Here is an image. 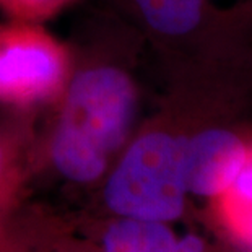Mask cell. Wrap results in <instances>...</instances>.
Instances as JSON below:
<instances>
[{"label":"cell","mask_w":252,"mask_h":252,"mask_svg":"<svg viewBox=\"0 0 252 252\" xmlns=\"http://www.w3.org/2000/svg\"><path fill=\"white\" fill-rule=\"evenodd\" d=\"M8 200L10 197L0 202V252H37L52 241L25 223H20L12 215Z\"/></svg>","instance_id":"7"},{"label":"cell","mask_w":252,"mask_h":252,"mask_svg":"<svg viewBox=\"0 0 252 252\" xmlns=\"http://www.w3.org/2000/svg\"><path fill=\"white\" fill-rule=\"evenodd\" d=\"M145 20L164 34H186L200 20L202 0H137Z\"/></svg>","instance_id":"6"},{"label":"cell","mask_w":252,"mask_h":252,"mask_svg":"<svg viewBox=\"0 0 252 252\" xmlns=\"http://www.w3.org/2000/svg\"><path fill=\"white\" fill-rule=\"evenodd\" d=\"M101 252H203L195 238L179 239L166 223L121 218L106 229Z\"/></svg>","instance_id":"5"},{"label":"cell","mask_w":252,"mask_h":252,"mask_svg":"<svg viewBox=\"0 0 252 252\" xmlns=\"http://www.w3.org/2000/svg\"><path fill=\"white\" fill-rule=\"evenodd\" d=\"M54 243L56 241H49V243H46L37 252H54Z\"/></svg>","instance_id":"12"},{"label":"cell","mask_w":252,"mask_h":252,"mask_svg":"<svg viewBox=\"0 0 252 252\" xmlns=\"http://www.w3.org/2000/svg\"><path fill=\"white\" fill-rule=\"evenodd\" d=\"M63 59L49 39L33 33L0 36V98L31 101L49 94L62 80Z\"/></svg>","instance_id":"3"},{"label":"cell","mask_w":252,"mask_h":252,"mask_svg":"<svg viewBox=\"0 0 252 252\" xmlns=\"http://www.w3.org/2000/svg\"><path fill=\"white\" fill-rule=\"evenodd\" d=\"M184 138L152 132L137 138L112 169L104 200L121 218L169 223L186 205Z\"/></svg>","instance_id":"2"},{"label":"cell","mask_w":252,"mask_h":252,"mask_svg":"<svg viewBox=\"0 0 252 252\" xmlns=\"http://www.w3.org/2000/svg\"><path fill=\"white\" fill-rule=\"evenodd\" d=\"M248 152L234 133L210 128L184 138V182L187 194L220 197L246 163Z\"/></svg>","instance_id":"4"},{"label":"cell","mask_w":252,"mask_h":252,"mask_svg":"<svg viewBox=\"0 0 252 252\" xmlns=\"http://www.w3.org/2000/svg\"><path fill=\"white\" fill-rule=\"evenodd\" d=\"M223 213L229 229L244 246L252 249V194H223Z\"/></svg>","instance_id":"8"},{"label":"cell","mask_w":252,"mask_h":252,"mask_svg":"<svg viewBox=\"0 0 252 252\" xmlns=\"http://www.w3.org/2000/svg\"><path fill=\"white\" fill-rule=\"evenodd\" d=\"M12 194V179H10V155L7 147L0 140V202Z\"/></svg>","instance_id":"9"},{"label":"cell","mask_w":252,"mask_h":252,"mask_svg":"<svg viewBox=\"0 0 252 252\" xmlns=\"http://www.w3.org/2000/svg\"><path fill=\"white\" fill-rule=\"evenodd\" d=\"M20 3H26V7H44V5H51L54 0H17Z\"/></svg>","instance_id":"11"},{"label":"cell","mask_w":252,"mask_h":252,"mask_svg":"<svg viewBox=\"0 0 252 252\" xmlns=\"http://www.w3.org/2000/svg\"><path fill=\"white\" fill-rule=\"evenodd\" d=\"M54 252H88L78 246H65L63 243H54Z\"/></svg>","instance_id":"10"},{"label":"cell","mask_w":252,"mask_h":252,"mask_svg":"<svg viewBox=\"0 0 252 252\" xmlns=\"http://www.w3.org/2000/svg\"><path fill=\"white\" fill-rule=\"evenodd\" d=\"M135 112V90L124 72L98 67L80 73L68 88L51 142L63 178L88 184L106 173L126 142Z\"/></svg>","instance_id":"1"}]
</instances>
